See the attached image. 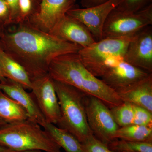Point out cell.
I'll use <instances>...</instances> for the list:
<instances>
[{"label":"cell","instance_id":"6da1fadb","mask_svg":"<svg viewBox=\"0 0 152 152\" xmlns=\"http://www.w3.org/2000/svg\"><path fill=\"white\" fill-rule=\"evenodd\" d=\"M8 26L0 38L4 51L24 68L31 81L48 74L50 64L57 57L78 53L83 48L38 29L28 22Z\"/></svg>","mask_w":152,"mask_h":152},{"label":"cell","instance_id":"7a4b0ae2","mask_svg":"<svg viewBox=\"0 0 152 152\" xmlns=\"http://www.w3.org/2000/svg\"><path fill=\"white\" fill-rule=\"evenodd\" d=\"M48 73L55 80L71 85L99 99L110 108L123 103L114 90L85 67L78 53L56 58L50 64Z\"/></svg>","mask_w":152,"mask_h":152},{"label":"cell","instance_id":"3957f363","mask_svg":"<svg viewBox=\"0 0 152 152\" xmlns=\"http://www.w3.org/2000/svg\"><path fill=\"white\" fill-rule=\"evenodd\" d=\"M53 81L61 112L57 126L67 130L83 143L93 135L86 114L85 98L87 94L71 85Z\"/></svg>","mask_w":152,"mask_h":152},{"label":"cell","instance_id":"277c9868","mask_svg":"<svg viewBox=\"0 0 152 152\" xmlns=\"http://www.w3.org/2000/svg\"><path fill=\"white\" fill-rule=\"evenodd\" d=\"M28 119L0 127V145L15 152L37 150L61 152V148L43 128Z\"/></svg>","mask_w":152,"mask_h":152},{"label":"cell","instance_id":"5b68a950","mask_svg":"<svg viewBox=\"0 0 152 152\" xmlns=\"http://www.w3.org/2000/svg\"><path fill=\"white\" fill-rule=\"evenodd\" d=\"M132 37L104 38L82 48L78 54L85 67L94 75L101 77L110 59L124 58Z\"/></svg>","mask_w":152,"mask_h":152},{"label":"cell","instance_id":"8992f818","mask_svg":"<svg viewBox=\"0 0 152 152\" xmlns=\"http://www.w3.org/2000/svg\"><path fill=\"white\" fill-rule=\"evenodd\" d=\"M152 24V4L134 13L124 12L115 8L106 19L103 28L102 37H132Z\"/></svg>","mask_w":152,"mask_h":152},{"label":"cell","instance_id":"52a82bcc","mask_svg":"<svg viewBox=\"0 0 152 152\" xmlns=\"http://www.w3.org/2000/svg\"><path fill=\"white\" fill-rule=\"evenodd\" d=\"M85 108L87 121L93 135L108 146L114 140L119 127L114 120L110 108L99 99L86 95Z\"/></svg>","mask_w":152,"mask_h":152},{"label":"cell","instance_id":"ba28073f","mask_svg":"<svg viewBox=\"0 0 152 152\" xmlns=\"http://www.w3.org/2000/svg\"><path fill=\"white\" fill-rule=\"evenodd\" d=\"M31 91L47 122L57 125L61 117L53 80L48 73L31 80Z\"/></svg>","mask_w":152,"mask_h":152},{"label":"cell","instance_id":"9c48e42d","mask_svg":"<svg viewBox=\"0 0 152 152\" xmlns=\"http://www.w3.org/2000/svg\"><path fill=\"white\" fill-rule=\"evenodd\" d=\"M125 61L152 73V27L149 26L132 37L124 57Z\"/></svg>","mask_w":152,"mask_h":152},{"label":"cell","instance_id":"30bf717a","mask_svg":"<svg viewBox=\"0 0 152 152\" xmlns=\"http://www.w3.org/2000/svg\"><path fill=\"white\" fill-rule=\"evenodd\" d=\"M123 0H109L99 5L88 8H77L69 10L66 15L73 17L86 25L95 40L102 39L103 28L106 19Z\"/></svg>","mask_w":152,"mask_h":152},{"label":"cell","instance_id":"8fae6325","mask_svg":"<svg viewBox=\"0 0 152 152\" xmlns=\"http://www.w3.org/2000/svg\"><path fill=\"white\" fill-rule=\"evenodd\" d=\"M76 0H42L39 12L29 20L38 29L49 33L66 15L75 7Z\"/></svg>","mask_w":152,"mask_h":152},{"label":"cell","instance_id":"7c38bea8","mask_svg":"<svg viewBox=\"0 0 152 152\" xmlns=\"http://www.w3.org/2000/svg\"><path fill=\"white\" fill-rule=\"evenodd\" d=\"M150 74L121 59L109 67L101 80L115 91L139 81Z\"/></svg>","mask_w":152,"mask_h":152},{"label":"cell","instance_id":"4fadbf2b","mask_svg":"<svg viewBox=\"0 0 152 152\" xmlns=\"http://www.w3.org/2000/svg\"><path fill=\"white\" fill-rule=\"evenodd\" d=\"M49 33L62 40L78 45L83 48L96 42L86 25L67 15Z\"/></svg>","mask_w":152,"mask_h":152},{"label":"cell","instance_id":"5bb4252c","mask_svg":"<svg viewBox=\"0 0 152 152\" xmlns=\"http://www.w3.org/2000/svg\"><path fill=\"white\" fill-rule=\"evenodd\" d=\"M1 91L16 102L28 115L29 119L37 123L41 126L46 122L32 93H28L21 85L7 79L3 83H0Z\"/></svg>","mask_w":152,"mask_h":152},{"label":"cell","instance_id":"9a60e30c","mask_svg":"<svg viewBox=\"0 0 152 152\" xmlns=\"http://www.w3.org/2000/svg\"><path fill=\"white\" fill-rule=\"evenodd\" d=\"M116 92L123 102L142 107L152 113V73Z\"/></svg>","mask_w":152,"mask_h":152},{"label":"cell","instance_id":"2e32d148","mask_svg":"<svg viewBox=\"0 0 152 152\" xmlns=\"http://www.w3.org/2000/svg\"><path fill=\"white\" fill-rule=\"evenodd\" d=\"M0 64L6 78L21 85L26 90L31 91V81L24 68L3 50L0 53Z\"/></svg>","mask_w":152,"mask_h":152},{"label":"cell","instance_id":"e0dca14e","mask_svg":"<svg viewBox=\"0 0 152 152\" xmlns=\"http://www.w3.org/2000/svg\"><path fill=\"white\" fill-rule=\"evenodd\" d=\"M42 127L66 152H85L83 144L67 130L47 122Z\"/></svg>","mask_w":152,"mask_h":152},{"label":"cell","instance_id":"ac0fdd59","mask_svg":"<svg viewBox=\"0 0 152 152\" xmlns=\"http://www.w3.org/2000/svg\"><path fill=\"white\" fill-rule=\"evenodd\" d=\"M0 118L7 123H11L28 119L29 117L21 106L1 91Z\"/></svg>","mask_w":152,"mask_h":152},{"label":"cell","instance_id":"d6986e66","mask_svg":"<svg viewBox=\"0 0 152 152\" xmlns=\"http://www.w3.org/2000/svg\"><path fill=\"white\" fill-rule=\"evenodd\" d=\"M115 139L138 142H152V125H131L119 127L115 134Z\"/></svg>","mask_w":152,"mask_h":152},{"label":"cell","instance_id":"ffe728a7","mask_svg":"<svg viewBox=\"0 0 152 152\" xmlns=\"http://www.w3.org/2000/svg\"><path fill=\"white\" fill-rule=\"evenodd\" d=\"M107 146L115 152H152V142H134L115 139Z\"/></svg>","mask_w":152,"mask_h":152},{"label":"cell","instance_id":"44dd1931","mask_svg":"<svg viewBox=\"0 0 152 152\" xmlns=\"http://www.w3.org/2000/svg\"><path fill=\"white\" fill-rule=\"evenodd\" d=\"M115 121L119 127L132 125L134 118L133 105L127 102L110 108Z\"/></svg>","mask_w":152,"mask_h":152},{"label":"cell","instance_id":"7402d4cb","mask_svg":"<svg viewBox=\"0 0 152 152\" xmlns=\"http://www.w3.org/2000/svg\"><path fill=\"white\" fill-rule=\"evenodd\" d=\"M42 0H19L18 13L15 24L28 21L39 10Z\"/></svg>","mask_w":152,"mask_h":152},{"label":"cell","instance_id":"603a6c76","mask_svg":"<svg viewBox=\"0 0 152 152\" xmlns=\"http://www.w3.org/2000/svg\"><path fill=\"white\" fill-rule=\"evenodd\" d=\"M152 2V0H123L116 9L124 12H136L149 5Z\"/></svg>","mask_w":152,"mask_h":152},{"label":"cell","instance_id":"cb8c5ba5","mask_svg":"<svg viewBox=\"0 0 152 152\" xmlns=\"http://www.w3.org/2000/svg\"><path fill=\"white\" fill-rule=\"evenodd\" d=\"M134 118L133 124L146 126L152 125V113L147 109L134 105Z\"/></svg>","mask_w":152,"mask_h":152},{"label":"cell","instance_id":"d4e9b609","mask_svg":"<svg viewBox=\"0 0 152 152\" xmlns=\"http://www.w3.org/2000/svg\"><path fill=\"white\" fill-rule=\"evenodd\" d=\"M82 144L85 152H115L110 149L107 145L98 140L94 135Z\"/></svg>","mask_w":152,"mask_h":152},{"label":"cell","instance_id":"484cf974","mask_svg":"<svg viewBox=\"0 0 152 152\" xmlns=\"http://www.w3.org/2000/svg\"><path fill=\"white\" fill-rule=\"evenodd\" d=\"M10 15L8 5L5 0H0V22L6 26L10 25Z\"/></svg>","mask_w":152,"mask_h":152},{"label":"cell","instance_id":"4316f807","mask_svg":"<svg viewBox=\"0 0 152 152\" xmlns=\"http://www.w3.org/2000/svg\"><path fill=\"white\" fill-rule=\"evenodd\" d=\"M10 11V25L15 24L18 13L19 0H5Z\"/></svg>","mask_w":152,"mask_h":152},{"label":"cell","instance_id":"83f0119b","mask_svg":"<svg viewBox=\"0 0 152 152\" xmlns=\"http://www.w3.org/2000/svg\"><path fill=\"white\" fill-rule=\"evenodd\" d=\"M109 0H81V4L84 8L93 7L103 4Z\"/></svg>","mask_w":152,"mask_h":152},{"label":"cell","instance_id":"f1b7e54d","mask_svg":"<svg viewBox=\"0 0 152 152\" xmlns=\"http://www.w3.org/2000/svg\"><path fill=\"white\" fill-rule=\"evenodd\" d=\"M3 50H4V48H3V45L1 40H0V53ZM7 80V79L3 75L1 68V64H0V83H3L6 82Z\"/></svg>","mask_w":152,"mask_h":152},{"label":"cell","instance_id":"f546056e","mask_svg":"<svg viewBox=\"0 0 152 152\" xmlns=\"http://www.w3.org/2000/svg\"><path fill=\"white\" fill-rule=\"evenodd\" d=\"M6 26L3 23L0 22V38L2 37L6 28Z\"/></svg>","mask_w":152,"mask_h":152},{"label":"cell","instance_id":"4dcf8cb0","mask_svg":"<svg viewBox=\"0 0 152 152\" xmlns=\"http://www.w3.org/2000/svg\"><path fill=\"white\" fill-rule=\"evenodd\" d=\"M0 152H16L0 145Z\"/></svg>","mask_w":152,"mask_h":152},{"label":"cell","instance_id":"1f68e13d","mask_svg":"<svg viewBox=\"0 0 152 152\" xmlns=\"http://www.w3.org/2000/svg\"><path fill=\"white\" fill-rule=\"evenodd\" d=\"M17 152H42L40 150H27V151H22Z\"/></svg>","mask_w":152,"mask_h":152},{"label":"cell","instance_id":"d6a6232c","mask_svg":"<svg viewBox=\"0 0 152 152\" xmlns=\"http://www.w3.org/2000/svg\"><path fill=\"white\" fill-rule=\"evenodd\" d=\"M7 124V123L5 121H4V120L0 118V127L6 124Z\"/></svg>","mask_w":152,"mask_h":152},{"label":"cell","instance_id":"836d02e7","mask_svg":"<svg viewBox=\"0 0 152 152\" xmlns=\"http://www.w3.org/2000/svg\"><path fill=\"white\" fill-rule=\"evenodd\" d=\"M1 88H0V92H1Z\"/></svg>","mask_w":152,"mask_h":152},{"label":"cell","instance_id":"e575fe53","mask_svg":"<svg viewBox=\"0 0 152 152\" xmlns=\"http://www.w3.org/2000/svg\"></svg>","mask_w":152,"mask_h":152}]
</instances>
